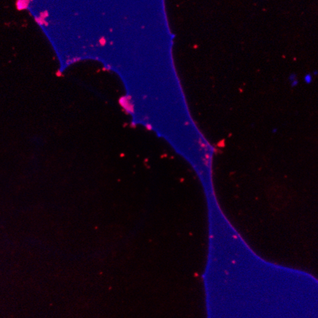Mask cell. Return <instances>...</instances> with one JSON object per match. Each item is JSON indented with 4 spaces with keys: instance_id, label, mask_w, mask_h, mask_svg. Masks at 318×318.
I'll return each mask as SVG.
<instances>
[{
    "instance_id": "1",
    "label": "cell",
    "mask_w": 318,
    "mask_h": 318,
    "mask_svg": "<svg viewBox=\"0 0 318 318\" xmlns=\"http://www.w3.org/2000/svg\"><path fill=\"white\" fill-rule=\"evenodd\" d=\"M17 8L19 10H23V9H25L28 7V2H25V1H19L17 2Z\"/></svg>"
},
{
    "instance_id": "3",
    "label": "cell",
    "mask_w": 318,
    "mask_h": 318,
    "mask_svg": "<svg viewBox=\"0 0 318 318\" xmlns=\"http://www.w3.org/2000/svg\"><path fill=\"white\" fill-rule=\"evenodd\" d=\"M289 79H290L291 82H292V81H294V80H295V79H297V76H296V75H295V74H291V75H290V77H289Z\"/></svg>"
},
{
    "instance_id": "2",
    "label": "cell",
    "mask_w": 318,
    "mask_h": 318,
    "mask_svg": "<svg viewBox=\"0 0 318 318\" xmlns=\"http://www.w3.org/2000/svg\"><path fill=\"white\" fill-rule=\"evenodd\" d=\"M304 81L307 84H310L312 81V77L310 74H307L304 77Z\"/></svg>"
},
{
    "instance_id": "4",
    "label": "cell",
    "mask_w": 318,
    "mask_h": 318,
    "mask_svg": "<svg viewBox=\"0 0 318 318\" xmlns=\"http://www.w3.org/2000/svg\"><path fill=\"white\" fill-rule=\"evenodd\" d=\"M299 84V81L297 79H295L294 80V81L291 82V86L292 87H295V86H297Z\"/></svg>"
},
{
    "instance_id": "5",
    "label": "cell",
    "mask_w": 318,
    "mask_h": 318,
    "mask_svg": "<svg viewBox=\"0 0 318 318\" xmlns=\"http://www.w3.org/2000/svg\"><path fill=\"white\" fill-rule=\"evenodd\" d=\"M314 75H317V70L314 71Z\"/></svg>"
}]
</instances>
